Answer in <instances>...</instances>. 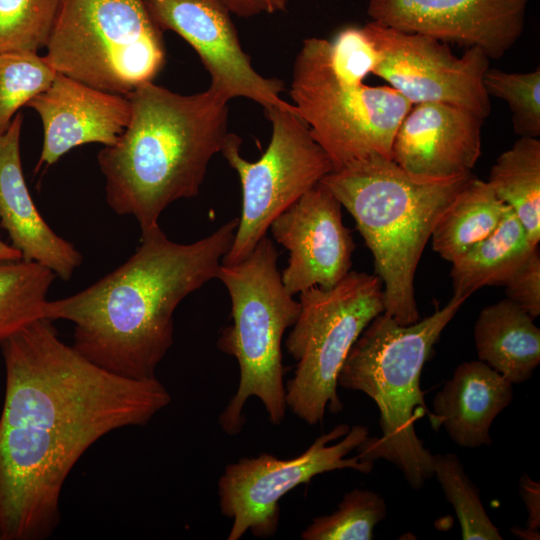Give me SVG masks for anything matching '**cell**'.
<instances>
[{"label": "cell", "mask_w": 540, "mask_h": 540, "mask_svg": "<svg viewBox=\"0 0 540 540\" xmlns=\"http://www.w3.org/2000/svg\"><path fill=\"white\" fill-rule=\"evenodd\" d=\"M41 318L0 347V540H44L58 527L64 483L103 436L143 426L170 402L157 379L113 374L79 354Z\"/></svg>", "instance_id": "obj_1"}, {"label": "cell", "mask_w": 540, "mask_h": 540, "mask_svg": "<svg viewBox=\"0 0 540 540\" xmlns=\"http://www.w3.org/2000/svg\"><path fill=\"white\" fill-rule=\"evenodd\" d=\"M238 218L192 243L170 240L159 225L119 267L85 289L47 300L43 318L73 324L72 347L118 376L150 380L173 344L174 313L190 294L217 277Z\"/></svg>", "instance_id": "obj_2"}, {"label": "cell", "mask_w": 540, "mask_h": 540, "mask_svg": "<svg viewBox=\"0 0 540 540\" xmlns=\"http://www.w3.org/2000/svg\"><path fill=\"white\" fill-rule=\"evenodd\" d=\"M125 96L131 104L129 123L97 160L108 206L134 217L144 232L159 225L171 203L199 193L228 134V101L210 88L181 95L153 82Z\"/></svg>", "instance_id": "obj_3"}, {"label": "cell", "mask_w": 540, "mask_h": 540, "mask_svg": "<svg viewBox=\"0 0 540 540\" xmlns=\"http://www.w3.org/2000/svg\"><path fill=\"white\" fill-rule=\"evenodd\" d=\"M472 176L419 178L390 158L370 154L320 181L354 218L382 282L383 312L400 324L420 319L414 288L418 263L436 224Z\"/></svg>", "instance_id": "obj_4"}, {"label": "cell", "mask_w": 540, "mask_h": 540, "mask_svg": "<svg viewBox=\"0 0 540 540\" xmlns=\"http://www.w3.org/2000/svg\"><path fill=\"white\" fill-rule=\"evenodd\" d=\"M467 298L453 295L432 315L403 325L385 312L377 315L353 344L338 375L342 388L361 391L379 408L380 437H367L357 451L362 460L393 463L415 490L432 478L433 454L414 424L429 412L420 388L426 360L442 331Z\"/></svg>", "instance_id": "obj_5"}, {"label": "cell", "mask_w": 540, "mask_h": 540, "mask_svg": "<svg viewBox=\"0 0 540 540\" xmlns=\"http://www.w3.org/2000/svg\"><path fill=\"white\" fill-rule=\"evenodd\" d=\"M278 258L266 235L246 258L221 263L217 272L231 300L232 318L217 345L236 358L240 370L237 391L219 416L228 435L241 432L246 421L242 410L251 396L262 402L272 424L279 425L286 414L282 339L296 322L300 303L283 285Z\"/></svg>", "instance_id": "obj_6"}, {"label": "cell", "mask_w": 540, "mask_h": 540, "mask_svg": "<svg viewBox=\"0 0 540 540\" xmlns=\"http://www.w3.org/2000/svg\"><path fill=\"white\" fill-rule=\"evenodd\" d=\"M45 48L57 73L119 95L152 82L165 64L163 31L144 0H63Z\"/></svg>", "instance_id": "obj_7"}, {"label": "cell", "mask_w": 540, "mask_h": 540, "mask_svg": "<svg viewBox=\"0 0 540 540\" xmlns=\"http://www.w3.org/2000/svg\"><path fill=\"white\" fill-rule=\"evenodd\" d=\"M299 303L286 340L297 363L285 386L286 404L301 420L316 425L327 408L332 413L343 409L338 375L360 334L384 311L382 282L376 274L350 271L332 288L300 293Z\"/></svg>", "instance_id": "obj_8"}, {"label": "cell", "mask_w": 540, "mask_h": 540, "mask_svg": "<svg viewBox=\"0 0 540 540\" xmlns=\"http://www.w3.org/2000/svg\"><path fill=\"white\" fill-rule=\"evenodd\" d=\"M290 96L334 170L370 154L392 159L396 131L412 103L390 86L348 83L331 63L330 41L311 37L296 56Z\"/></svg>", "instance_id": "obj_9"}, {"label": "cell", "mask_w": 540, "mask_h": 540, "mask_svg": "<svg viewBox=\"0 0 540 540\" xmlns=\"http://www.w3.org/2000/svg\"><path fill=\"white\" fill-rule=\"evenodd\" d=\"M265 113L272 136L262 156L250 162L240 153L241 138L228 133L221 153L237 172L242 209L234 239L222 259L234 264L246 258L267 234L272 222L334 170L297 112L271 106Z\"/></svg>", "instance_id": "obj_10"}, {"label": "cell", "mask_w": 540, "mask_h": 540, "mask_svg": "<svg viewBox=\"0 0 540 540\" xmlns=\"http://www.w3.org/2000/svg\"><path fill=\"white\" fill-rule=\"evenodd\" d=\"M368 436L366 426L340 424L294 458L279 459L263 453L228 464L218 481L221 513L233 520L227 539L238 540L247 531L256 537L274 536L280 499L316 475L339 469L370 473L373 461L362 460L359 454L346 457Z\"/></svg>", "instance_id": "obj_11"}, {"label": "cell", "mask_w": 540, "mask_h": 540, "mask_svg": "<svg viewBox=\"0 0 540 540\" xmlns=\"http://www.w3.org/2000/svg\"><path fill=\"white\" fill-rule=\"evenodd\" d=\"M379 53L372 74L413 104L441 102L468 109L482 119L491 103L483 86L490 58L477 47L460 56L436 38L370 20L362 26Z\"/></svg>", "instance_id": "obj_12"}, {"label": "cell", "mask_w": 540, "mask_h": 540, "mask_svg": "<svg viewBox=\"0 0 540 540\" xmlns=\"http://www.w3.org/2000/svg\"><path fill=\"white\" fill-rule=\"evenodd\" d=\"M154 23L185 39L211 76L210 89L227 101L245 97L265 108L297 112L280 94L283 82L255 71L242 49L231 12L223 0H144Z\"/></svg>", "instance_id": "obj_13"}, {"label": "cell", "mask_w": 540, "mask_h": 540, "mask_svg": "<svg viewBox=\"0 0 540 540\" xmlns=\"http://www.w3.org/2000/svg\"><path fill=\"white\" fill-rule=\"evenodd\" d=\"M530 0H368L372 21L501 58L521 37Z\"/></svg>", "instance_id": "obj_14"}, {"label": "cell", "mask_w": 540, "mask_h": 540, "mask_svg": "<svg viewBox=\"0 0 540 540\" xmlns=\"http://www.w3.org/2000/svg\"><path fill=\"white\" fill-rule=\"evenodd\" d=\"M269 229L289 251L281 279L290 295L313 287L332 288L351 271L355 243L343 223L341 203L321 182L282 212Z\"/></svg>", "instance_id": "obj_15"}, {"label": "cell", "mask_w": 540, "mask_h": 540, "mask_svg": "<svg viewBox=\"0 0 540 540\" xmlns=\"http://www.w3.org/2000/svg\"><path fill=\"white\" fill-rule=\"evenodd\" d=\"M483 121L474 112L452 104H413L396 131L392 160L419 178L471 173L481 156Z\"/></svg>", "instance_id": "obj_16"}, {"label": "cell", "mask_w": 540, "mask_h": 540, "mask_svg": "<svg viewBox=\"0 0 540 540\" xmlns=\"http://www.w3.org/2000/svg\"><path fill=\"white\" fill-rule=\"evenodd\" d=\"M26 106L38 113L44 131L36 171L55 164L77 146L114 145L131 117L127 96L90 87L60 73Z\"/></svg>", "instance_id": "obj_17"}, {"label": "cell", "mask_w": 540, "mask_h": 540, "mask_svg": "<svg viewBox=\"0 0 540 540\" xmlns=\"http://www.w3.org/2000/svg\"><path fill=\"white\" fill-rule=\"evenodd\" d=\"M22 122L18 112L0 135V226L22 259L39 263L67 281L83 257L47 224L30 195L20 156Z\"/></svg>", "instance_id": "obj_18"}, {"label": "cell", "mask_w": 540, "mask_h": 540, "mask_svg": "<svg viewBox=\"0 0 540 540\" xmlns=\"http://www.w3.org/2000/svg\"><path fill=\"white\" fill-rule=\"evenodd\" d=\"M512 399V383L480 360L467 361L434 397L431 425L460 447L489 446L491 425Z\"/></svg>", "instance_id": "obj_19"}, {"label": "cell", "mask_w": 540, "mask_h": 540, "mask_svg": "<svg viewBox=\"0 0 540 540\" xmlns=\"http://www.w3.org/2000/svg\"><path fill=\"white\" fill-rule=\"evenodd\" d=\"M474 339L479 360L512 384L527 381L540 363V330L534 319L508 298L481 310Z\"/></svg>", "instance_id": "obj_20"}, {"label": "cell", "mask_w": 540, "mask_h": 540, "mask_svg": "<svg viewBox=\"0 0 540 540\" xmlns=\"http://www.w3.org/2000/svg\"><path fill=\"white\" fill-rule=\"evenodd\" d=\"M537 247L531 244L524 226L508 207L493 233L452 262L453 295L468 298L485 286H502Z\"/></svg>", "instance_id": "obj_21"}, {"label": "cell", "mask_w": 540, "mask_h": 540, "mask_svg": "<svg viewBox=\"0 0 540 540\" xmlns=\"http://www.w3.org/2000/svg\"><path fill=\"white\" fill-rule=\"evenodd\" d=\"M507 209L487 181L472 176L436 224L430 238L434 251L452 263L493 233Z\"/></svg>", "instance_id": "obj_22"}, {"label": "cell", "mask_w": 540, "mask_h": 540, "mask_svg": "<svg viewBox=\"0 0 540 540\" xmlns=\"http://www.w3.org/2000/svg\"><path fill=\"white\" fill-rule=\"evenodd\" d=\"M488 184L512 209L533 246L540 241V140L520 137L498 156Z\"/></svg>", "instance_id": "obj_23"}, {"label": "cell", "mask_w": 540, "mask_h": 540, "mask_svg": "<svg viewBox=\"0 0 540 540\" xmlns=\"http://www.w3.org/2000/svg\"><path fill=\"white\" fill-rule=\"evenodd\" d=\"M56 275L22 258L0 260V347L14 334L43 318L48 291Z\"/></svg>", "instance_id": "obj_24"}, {"label": "cell", "mask_w": 540, "mask_h": 540, "mask_svg": "<svg viewBox=\"0 0 540 540\" xmlns=\"http://www.w3.org/2000/svg\"><path fill=\"white\" fill-rule=\"evenodd\" d=\"M433 476L453 506L464 540H501L498 528L487 515L477 486L454 453L433 455Z\"/></svg>", "instance_id": "obj_25"}, {"label": "cell", "mask_w": 540, "mask_h": 540, "mask_svg": "<svg viewBox=\"0 0 540 540\" xmlns=\"http://www.w3.org/2000/svg\"><path fill=\"white\" fill-rule=\"evenodd\" d=\"M384 498L371 490L348 492L332 514L314 518L302 532L303 540H370L375 526L385 519Z\"/></svg>", "instance_id": "obj_26"}, {"label": "cell", "mask_w": 540, "mask_h": 540, "mask_svg": "<svg viewBox=\"0 0 540 540\" xmlns=\"http://www.w3.org/2000/svg\"><path fill=\"white\" fill-rule=\"evenodd\" d=\"M63 0H0V53L45 48Z\"/></svg>", "instance_id": "obj_27"}, {"label": "cell", "mask_w": 540, "mask_h": 540, "mask_svg": "<svg viewBox=\"0 0 540 540\" xmlns=\"http://www.w3.org/2000/svg\"><path fill=\"white\" fill-rule=\"evenodd\" d=\"M56 74L37 53H0V135L22 106L49 88Z\"/></svg>", "instance_id": "obj_28"}, {"label": "cell", "mask_w": 540, "mask_h": 540, "mask_svg": "<svg viewBox=\"0 0 540 540\" xmlns=\"http://www.w3.org/2000/svg\"><path fill=\"white\" fill-rule=\"evenodd\" d=\"M483 86L489 96L507 102L513 131L519 137L540 135V68L517 73L488 68Z\"/></svg>", "instance_id": "obj_29"}, {"label": "cell", "mask_w": 540, "mask_h": 540, "mask_svg": "<svg viewBox=\"0 0 540 540\" xmlns=\"http://www.w3.org/2000/svg\"><path fill=\"white\" fill-rule=\"evenodd\" d=\"M330 54L336 75L353 84L363 83L379 62V53L363 27L340 30L330 41Z\"/></svg>", "instance_id": "obj_30"}, {"label": "cell", "mask_w": 540, "mask_h": 540, "mask_svg": "<svg viewBox=\"0 0 540 540\" xmlns=\"http://www.w3.org/2000/svg\"><path fill=\"white\" fill-rule=\"evenodd\" d=\"M507 298L533 319L540 314V254L538 247L505 279Z\"/></svg>", "instance_id": "obj_31"}, {"label": "cell", "mask_w": 540, "mask_h": 540, "mask_svg": "<svg viewBox=\"0 0 540 540\" xmlns=\"http://www.w3.org/2000/svg\"><path fill=\"white\" fill-rule=\"evenodd\" d=\"M289 1L290 0H223L231 13L243 18L285 11Z\"/></svg>", "instance_id": "obj_32"}, {"label": "cell", "mask_w": 540, "mask_h": 540, "mask_svg": "<svg viewBox=\"0 0 540 540\" xmlns=\"http://www.w3.org/2000/svg\"><path fill=\"white\" fill-rule=\"evenodd\" d=\"M519 493L527 509V527H540V484L524 473L519 479Z\"/></svg>", "instance_id": "obj_33"}, {"label": "cell", "mask_w": 540, "mask_h": 540, "mask_svg": "<svg viewBox=\"0 0 540 540\" xmlns=\"http://www.w3.org/2000/svg\"><path fill=\"white\" fill-rule=\"evenodd\" d=\"M511 532L517 537L521 539H525V540H539L540 539L539 530L530 529L528 527L526 528L513 527L511 528Z\"/></svg>", "instance_id": "obj_34"}, {"label": "cell", "mask_w": 540, "mask_h": 540, "mask_svg": "<svg viewBox=\"0 0 540 540\" xmlns=\"http://www.w3.org/2000/svg\"><path fill=\"white\" fill-rule=\"evenodd\" d=\"M20 253L12 246L0 239V260L20 259Z\"/></svg>", "instance_id": "obj_35"}]
</instances>
